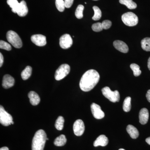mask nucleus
<instances>
[{"label":"nucleus","mask_w":150,"mask_h":150,"mask_svg":"<svg viewBox=\"0 0 150 150\" xmlns=\"http://www.w3.org/2000/svg\"><path fill=\"white\" fill-rule=\"evenodd\" d=\"M100 75L96 71L93 69L88 70L81 78L80 87L83 91H90L98 83Z\"/></svg>","instance_id":"nucleus-1"},{"label":"nucleus","mask_w":150,"mask_h":150,"mask_svg":"<svg viewBox=\"0 0 150 150\" xmlns=\"http://www.w3.org/2000/svg\"><path fill=\"white\" fill-rule=\"evenodd\" d=\"M47 138L45 131L42 129L38 130L33 139L32 150H43Z\"/></svg>","instance_id":"nucleus-2"},{"label":"nucleus","mask_w":150,"mask_h":150,"mask_svg":"<svg viewBox=\"0 0 150 150\" xmlns=\"http://www.w3.org/2000/svg\"><path fill=\"white\" fill-rule=\"evenodd\" d=\"M6 38L9 43L16 48H19L22 46V42L17 33L12 30H9L6 34Z\"/></svg>","instance_id":"nucleus-3"},{"label":"nucleus","mask_w":150,"mask_h":150,"mask_svg":"<svg viewBox=\"0 0 150 150\" xmlns=\"http://www.w3.org/2000/svg\"><path fill=\"white\" fill-rule=\"evenodd\" d=\"M101 91L103 95L111 102L115 103L120 100V94L118 91H112L108 87L106 86L103 88Z\"/></svg>","instance_id":"nucleus-4"},{"label":"nucleus","mask_w":150,"mask_h":150,"mask_svg":"<svg viewBox=\"0 0 150 150\" xmlns=\"http://www.w3.org/2000/svg\"><path fill=\"white\" fill-rule=\"evenodd\" d=\"M121 18L123 23L129 26H135L138 24L139 22L138 16L131 12L123 14Z\"/></svg>","instance_id":"nucleus-5"},{"label":"nucleus","mask_w":150,"mask_h":150,"mask_svg":"<svg viewBox=\"0 0 150 150\" xmlns=\"http://www.w3.org/2000/svg\"><path fill=\"white\" fill-rule=\"evenodd\" d=\"M70 71V67L67 64H64L60 66L56 70L55 74V79L56 80L63 79L69 74Z\"/></svg>","instance_id":"nucleus-6"},{"label":"nucleus","mask_w":150,"mask_h":150,"mask_svg":"<svg viewBox=\"0 0 150 150\" xmlns=\"http://www.w3.org/2000/svg\"><path fill=\"white\" fill-rule=\"evenodd\" d=\"M12 116L7 112L3 106H0V123L3 126H8L11 124Z\"/></svg>","instance_id":"nucleus-7"},{"label":"nucleus","mask_w":150,"mask_h":150,"mask_svg":"<svg viewBox=\"0 0 150 150\" xmlns=\"http://www.w3.org/2000/svg\"><path fill=\"white\" fill-rule=\"evenodd\" d=\"M59 44L61 48L67 49L70 48L73 44V40L69 34H65L60 38Z\"/></svg>","instance_id":"nucleus-8"},{"label":"nucleus","mask_w":150,"mask_h":150,"mask_svg":"<svg viewBox=\"0 0 150 150\" xmlns=\"http://www.w3.org/2000/svg\"><path fill=\"white\" fill-rule=\"evenodd\" d=\"M73 130L75 135L78 137L82 136L85 131V125L83 121L78 119L75 121L73 126Z\"/></svg>","instance_id":"nucleus-9"},{"label":"nucleus","mask_w":150,"mask_h":150,"mask_svg":"<svg viewBox=\"0 0 150 150\" xmlns=\"http://www.w3.org/2000/svg\"><path fill=\"white\" fill-rule=\"evenodd\" d=\"M91 108L92 113L95 118L97 119H100L104 118V112L101 110L99 105L95 103H93Z\"/></svg>","instance_id":"nucleus-10"},{"label":"nucleus","mask_w":150,"mask_h":150,"mask_svg":"<svg viewBox=\"0 0 150 150\" xmlns=\"http://www.w3.org/2000/svg\"><path fill=\"white\" fill-rule=\"evenodd\" d=\"M31 40L33 43L37 46H43L46 44V36L41 34L33 35L31 37Z\"/></svg>","instance_id":"nucleus-11"},{"label":"nucleus","mask_w":150,"mask_h":150,"mask_svg":"<svg viewBox=\"0 0 150 150\" xmlns=\"http://www.w3.org/2000/svg\"><path fill=\"white\" fill-rule=\"evenodd\" d=\"M14 83V79L10 75L6 74L4 76L2 81V86L4 88H10L13 86Z\"/></svg>","instance_id":"nucleus-12"},{"label":"nucleus","mask_w":150,"mask_h":150,"mask_svg":"<svg viewBox=\"0 0 150 150\" xmlns=\"http://www.w3.org/2000/svg\"><path fill=\"white\" fill-rule=\"evenodd\" d=\"M113 45L117 50L122 53H127L129 51V47L127 44L121 40H115L113 42Z\"/></svg>","instance_id":"nucleus-13"},{"label":"nucleus","mask_w":150,"mask_h":150,"mask_svg":"<svg viewBox=\"0 0 150 150\" xmlns=\"http://www.w3.org/2000/svg\"><path fill=\"white\" fill-rule=\"evenodd\" d=\"M28 13L26 3L24 1H22L19 4L18 8L17 10L16 13L19 16L21 17L25 16Z\"/></svg>","instance_id":"nucleus-14"},{"label":"nucleus","mask_w":150,"mask_h":150,"mask_svg":"<svg viewBox=\"0 0 150 150\" xmlns=\"http://www.w3.org/2000/svg\"><path fill=\"white\" fill-rule=\"evenodd\" d=\"M139 118L140 123L144 125L147 123L149 118V112L148 109L143 108L140 111Z\"/></svg>","instance_id":"nucleus-15"},{"label":"nucleus","mask_w":150,"mask_h":150,"mask_svg":"<svg viewBox=\"0 0 150 150\" xmlns=\"http://www.w3.org/2000/svg\"><path fill=\"white\" fill-rule=\"evenodd\" d=\"M108 143V139L106 136L104 135H101L99 136L96 141L94 142L93 146L95 147L98 146H107Z\"/></svg>","instance_id":"nucleus-16"},{"label":"nucleus","mask_w":150,"mask_h":150,"mask_svg":"<svg viewBox=\"0 0 150 150\" xmlns=\"http://www.w3.org/2000/svg\"><path fill=\"white\" fill-rule=\"evenodd\" d=\"M30 102L33 105H37L40 102V98L36 92L33 91L30 92L28 94Z\"/></svg>","instance_id":"nucleus-17"},{"label":"nucleus","mask_w":150,"mask_h":150,"mask_svg":"<svg viewBox=\"0 0 150 150\" xmlns=\"http://www.w3.org/2000/svg\"><path fill=\"white\" fill-rule=\"evenodd\" d=\"M126 131L132 139H137L139 135V133L138 129L132 125H128L126 128Z\"/></svg>","instance_id":"nucleus-18"},{"label":"nucleus","mask_w":150,"mask_h":150,"mask_svg":"<svg viewBox=\"0 0 150 150\" xmlns=\"http://www.w3.org/2000/svg\"><path fill=\"white\" fill-rule=\"evenodd\" d=\"M67 142V138L65 135H61L56 138L54 144L56 146H63L66 144Z\"/></svg>","instance_id":"nucleus-19"},{"label":"nucleus","mask_w":150,"mask_h":150,"mask_svg":"<svg viewBox=\"0 0 150 150\" xmlns=\"http://www.w3.org/2000/svg\"><path fill=\"white\" fill-rule=\"evenodd\" d=\"M32 69L30 66H27L22 72L21 76L23 80H26L29 79L32 74Z\"/></svg>","instance_id":"nucleus-20"},{"label":"nucleus","mask_w":150,"mask_h":150,"mask_svg":"<svg viewBox=\"0 0 150 150\" xmlns=\"http://www.w3.org/2000/svg\"><path fill=\"white\" fill-rule=\"evenodd\" d=\"M119 2L126 6L130 9H134L137 7V4L133 1V0H119Z\"/></svg>","instance_id":"nucleus-21"},{"label":"nucleus","mask_w":150,"mask_h":150,"mask_svg":"<svg viewBox=\"0 0 150 150\" xmlns=\"http://www.w3.org/2000/svg\"><path fill=\"white\" fill-rule=\"evenodd\" d=\"M141 45L143 50L150 51V38H145L141 41Z\"/></svg>","instance_id":"nucleus-22"},{"label":"nucleus","mask_w":150,"mask_h":150,"mask_svg":"<svg viewBox=\"0 0 150 150\" xmlns=\"http://www.w3.org/2000/svg\"><path fill=\"white\" fill-rule=\"evenodd\" d=\"M8 4L12 8V11L14 13H16L17 10L19 5L20 3L18 2L17 0H7Z\"/></svg>","instance_id":"nucleus-23"},{"label":"nucleus","mask_w":150,"mask_h":150,"mask_svg":"<svg viewBox=\"0 0 150 150\" xmlns=\"http://www.w3.org/2000/svg\"><path fill=\"white\" fill-rule=\"evenodd\" d=\"M131 98L130 97H127L124 100L123 102V110L125 112H128L131 110Z\"/></svg>","instance_id":"nucleus-24"},{"label":"nucleus","mask_w":150,"mask_h":150,"mask_svg":"<svg viewBox=\"0 0 150 150\" xmlns=\"http://www.w3.org/2000/svg\"><path fill=\"white\" fill-rule=\"evenodd\" d=\"M64 123V119L62 116L58 117L55 123V127L59 131H61L63 129Z\"/></svg>","instance_id":"nucleus-25"},{"label":"nucleus","mask_w":150,"mask_h":150,"mask_svg":"<svg viewBox=\"0 0 150 150\" xmlns=\"http://www.w3.org/2000/svg\"><path fill=\"white\" fill-rule=\"evenodd\" d=\"M93 8L94 11V15L92 17L93 20L94 21L99 20L102 16V13L100 9L96 6H94Z\"/></svg>","instance_id":"nucleus-26"},{"label":"nucleus","mask_w":150,"mask_h":150,"mask_svg":"<svg viewBox=\"0 0 150 150\" xmlns=\"http://www.w3.org/2000/svg\"><path fill=\"white\" fill-rule=\"evenodd\" d=\"M131 69L134 72V75L135 76H139L142 74V71L140 70V67L136 64H132L130 65Z\"/></svg>","instance_id":"nucleus-27"},{"label":"nucleus","mask_w":150,"mask_h":150,"mask_svg":"<svg viewBox=\"0 0 150 150\" xmlns=\"http://www.w3.org/2000/svg\"><path fill=\"white\" fill-rule=\"evenodd\" d=\"M84 7L82 5H79L78 6L75 12V16L78 19H81L83 17V11Z\"/></svg>","instance_id":"nucleus-28"},{"label":"nucleus","mask_w":150,"mask_h":150,"mask_svg":"<svg viewBox=\"0 0 150 150\" xmlns=\"http://www.w3.org/2000/svg\"><path fill=\"white\" fill-rule=\"evenodd\" d=\"M56 8L60 12H63L64 11L65 5L64 1L63 0H56Z\"/></svg>","instance_id":"nucleus-29"},{"label":"nucleus","mask_w":150,"mask_h":150,"mask_svg":"<svg viewBox=\"0 0 150 150\" xmlns=\"http://www.w3.org/2000/svg\"><path fill=\"white\" fill-rule=\"evenodd\" d=\"M0 48L8 51L11 50V45L5 41L2 40L0 41Z\"/></svg>","instance_id":"nucleus-30"},{"label":"nucleus","mask_w":150,"mask_h":150,"mask_svg":"<svg viewBox=\"0 0 150 150\" xmlns=\"http://www.w3.org/2000/svg\"><path fill=\"white\" fill-rule=\"evenodd\" d=\"M92 28L94 31L95 32H100L103 29L102 26V23H97L93 25Z\"/></svg>","instance_id":"nucleus-31"},{"label":"nucleus","mask_w":150,"mask_h":150,"mask_svg":"<svg viewBox=\"0 0 150 150\" xmlns=\"http://www.w3.org/2000/svg\"><path fill=\"white\" fill-rule=\"evenodd\" d=\"M112 25V22L109 20H105L102 23L103 28L104 29H108Z\"/></svg>","instance_id":"nucleus-32"},{"label":"nucleus","mask_w":150,"mask_h":150,"mask_svg":"<svg viewBox=\"0 0 150 150\" xmlns=\"http://www.w3.org/2000/svg\"><path fill=\"white\" fill-rule=\"evenodd\" d=\"M74 0H65V7L69 8L72 5Z\"/></svg>","instance_id":"nucleus-33"},{"label":"nucleus","mask_w":150,"mask_h":150,"mask_svg":"<svg viewBox=\"0 0 150 150\" xmlns=\"http://www.w3.org/2000/svg\"><path fill=\"white\" fill-rule=\"evenodd\" d=\"M4 57L1 53L0 54V67H1L2 66L3 63H4Z\"/></svg>","instance_id":"nucleus-34"},{"label":"nucleus","mask_w":150,"mask_h":150,"mask_svg":"<svg viewBox=\"0 0 150 150\" xmlns=\"http://www.w3.org/2000/svg\"><path fill=\"white\" fill-rule=\"evenodd\" d=\"M146 97L148 101L150 103V89L148 91L146 94Z\"/></svg>","instance_id":"nucleus-35"},{"label":"nucleus","mask_w":150,"mask_h":150,"mask_svg":"<svg viewBox=\"0 0 150 150\" xmlns=\"http://www.w3.org/2000/svg\"><path fill=\"white\" fill-rule=\"evenodd\" d=\"M146 143H147L148 144L150 145V137L146 139Z\"/></svg>","instance_id":"nucleus-36"},{"label":"nucleus","mask_w":150,"mask_h":150,"mask_svg":"<svg viewBox=\"0 0 150 150\" xmlns=\"http://www.w3.org/2000/svg\"><path fill=\"white\" fill-rule=\"evenodd\" d=\"M148 67L149 68V70L150 71V57L148 61Z\"/></svg>","instance_id":"nucleus-37"},{"label":"nucleus","mask_w":150,"mask_h":150,"mask_svg":"<svg viewBox=\"0 0 150 150\" xmlns=\"http://www.w3.org/2000/svg\"><path fill=\"white\" fill-rule=\"evenodd\" d=\"M0 150H9V149L7 147H3L0 149Z\"/></svg>","instance_id":"nucleus-38"},{"label":"nucleus","mask_w":150,"mask_h":150,"mask_svg":"<svg viewBox=\"0 0 150 150\" xmlns=\"http://www.w3.org/2000/svg\"><path fill=\"white\" fill-rule=\"evenodd\" d=\"M119 150H125L124 149H119Z\"/></svg>","instance_id":"nucleus-39"},{"label":"nucleus","mask_w":150,"mask_h":150,"mask_svg":"<svg viewBox=\"0 0 150 150\" xmlns=\"http://www.w3.org/2000/svg\"><path fill=\"white\" fill-rule=\"evenodd\" d=\"M14 124V122L13 121L12 122H11V124Z\"/></svg>","instance_id":"nucleus-40"},{"label":"nucleus","mask_w":150,"mask_h":150,"mask_svg":"<svg viewBox=\"0 0 150 150\" xmlns=\"http://www.w3.org/2000/svg\"><path fill=\"white\" fill-rule=\"evenodd\" d=\"M94 1H97V0H94Z\"/></svg>","instance_id":"nucleus-41"}]
</instances>
